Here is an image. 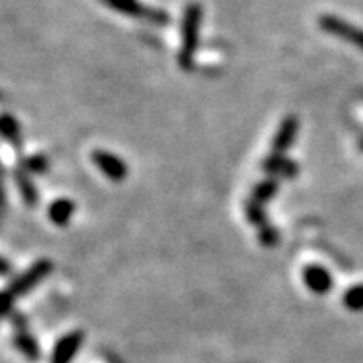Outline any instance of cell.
<instances>
[{
    "instance_id": "1",
    "label": "cell",
    "mask_w": 363,
    "mask_h": 363,
    "mask_svg": "<svg viewBox=\"0 0 363 363\" xmlns=\"http://www.w3.org/2000/svg\"><path fill=\"white\" fill-rule=\"evenodd\" d=\"M201 21H202V8L199 4H191L184 15L182 23V50L178 56L182 69H193L195 63V54L199 48V39H201Z\"/></svg>"
},
{
    "instance_id": "2",
    "label": "cell",
    "mask_w": 363,
    "mask_h": 363,
    "mask_svg": "<svg viewBox=\"0 0 363 363\" xmlns=\"http://www.w3.org/2000/svg\"><path fill=\"white\" fill-rule=\"evenodd\" d=\"M319 28L332 34L334 38H340L347 43L354 45L363 50V28L354 26V24L347 23L345 19L337 17V15L325 13L319 17Z\"/></svg>"
},
{
    "instance_id": "3",
    "label": "cell",
    "mask_w": 363,
    "mask_h": 363,
    "mask_svg": "<svg viewBox=\"0 0 363 363\" xmlns=\"http://www.w3.org/2000/svg\"><path fill=\"white\" fill-rule=\"evenodd\" d=\"M50 272H52V262H48V259H39V262H35L28 271L23 272L19 278H15L13 282L10 284V287L6 289V293H10L13 298H17V296L21 295H26V293L32 291L41 280H45Z\"/></svg>"
},
{
    "instance_id": "4",
    "label": "cell",
    "mask_w": 363,
    "mask_h": 363,
    "mask_svg": "<svg viewBox=\"0 0 363 363\" xmlns=\"http://www.w3.org/2000/svg\"><path fill=\"white\" fill-rule=\"evenodd\" d=\"M91 160L95 163L96 167L101 169L104 177H108L113 182H123L128 177V165L125 160H121L119 156L108 152V150H95L91 154Z\"/></svg>"
},
{
    "instance_id": "5",
    "label": "cell",
    "mask_w": 363,
    "mask_h": 363,
    "mask_svg": "<svg viewBox=\"0 0 363 363\" xmlns=\"http://www.w3.org/2000/svg\"><path fill=\"white\" fill-rule=\"evenodd\" d=\"M302 280L306 284V287L310 289L313 295H328L334 287V278L328 272V269H325L323 265H317V263H311L306 265L304 271H302Z\"/></svg>"
},
{
    "instance_id": "6",
    "label": "cell",
    "mask_w": 363,
    "mask_h": 363,
    "mask_svg": "<svg viewBox=\"0 0 363 363\" xmlns=\"http://www.w3.org/2000/svg\"><path fill=\"white\" fill-rule=\"evenodd\" d=\"M108 4L113 8V10L121 11L125 15H132V17H147L148 21L152 23L163 24L167 23V15L162 13L158 10H148L145 8L139 0H108Z\"/></svg>"
},
{
    "instance_id": "7",
    "label": "cell",
    "mask_w": 363,
    "mask_h": 363,
    "mask_svg": "<svg viewBox=\"0 0 363 363\" xmlns=\"http://www.w3.org/2000/svg\"><path fill=\"white\" fill-rule=\"evenodd\" d=\"M82 343H84V334L80 330H74V332H69L67 335H63L54 347L52 363H71V359L80 350Z\"/></svg>"
},
{
    "instance_id": "8",
    "label": "cell",
    "mask_w": 363,
    "mask_h": 363,
    "mask_svg": "<svg viewBox=\"0 0 363 363\" xmlns=\"http://www.w3.org/2000/svg\"><path fill=\"white\" fill-rule=\"evenodd\" d=\"M296 134H298V119L296 117H286L278 132L274 134V139H272V154L286 152L295 141Z\"/></svg>"
},
{
    "instance_id": "9",
    "label": "cell",
    "mask_w": 363,
    "mask_h": 363,
    "mask_svg": "<svg viewBox=\"0 0 363 363\" xmlns=\"http://www.w3.org/2000/svg\"><path fill=\"white\" fill-rule=\"evenodd\" d=\"M263 171L274 177L291 178L298 172V165L291 160H287L284 154H271L265 162H263Z\"/></svg>"
},
{
    "instance_id": "10",
    "label": "cell",
    "mask_w": 363,
    "mask_h": 363,
    "mask_svg": "<svg viewBox=\"0 0 363 363\" xmlns=\"http://www.w3.org/2000/svg\"><path fill=\"white\" fill-rule=\"evenodd\" d=\"M74 210H77L74 202L69 201V199H57L48 208V219L52 220L56 226H65L74 216Z\"/></svg>"
},
{
    "instance_id": "11",
    "label": "cell",
    "mask_w": 363,
    "mask_h": 363,
    "mask_svg": "<svg viewBox=\"0 0 363 363\" xmlns=\"http://www.w3.org/2000/svg\"><path fill=\"white\" fill-rule=\"evenodd\" d=\"M15 182H17V187H19V193L23 196V201L26 206H35L38 204V189L32 184L30 177L26 174V171H17L15 172Z\"/></svg>"
},
{
    "instance_id": "12",
    "label": "cell",
    "mask_w": 363,
    "mask_h": 363,
    "mask_svg": "<svg viewBox=\"0 0 363 363\" xmlns=\"http://www.w3.org/2000/svg\"><path fill=\"white\" fill-rule=\"evenodd\" d=\"M278 193V180L277 178H265V180H262L258 184V186L254 187L252 191V201L259 202V204H265V202H269L272 199V196L277 195Z\"/></svg>"
},
{
    "instance_id": "13",
    "label": "cell",
    "mask_w": 363,
    "mask_h": 363,
    "mask_svg": "<svg viewBox=\"0 0 363 363\" xmlns=\"http://www.w3.org/2000/svg\"><path fill=\"white\" fill-rule=\"evenodd\" d=\"M0 130H2V135H4L6 141H10L13 147H21V128L15 117L6 113L0 121Z\"/></svg>"
},
{
    "instance_id": "14",
    "label": "cell",
    "mask_w": 363,
    "mask_h": 363,
    "mask_svg": "<svg viewBox=\"0 0 363 363\" xmlns=\"http://www.w3.org/2000/svg\"><path fill=\"white\" fill-rule=\"evenodd\" d=\"M343 304L350 311H363V284L349 287L345 291Z\"/></svg>"
},
{
    "instance_id": "15",
    "label": "cell",
    "mask_w": 363,
    "mask_h": 363,
    "mask_svg": "<svg viewBox=\"0 0 363 363\" xmlns=\"http://www.w3.org/2000/svg\"><path fill=\"white\" fill-rule=\"evenodd\" d=\"M245 213H247L249 223H252L254 226H259V228H262V226L267 225V216H265V211H263V204H259V202L250 199V201L247 202V206H245Z\"/></svg>"
},
{
    "instance_id": "16",
    "label": "cell",
    "mask_w": 363,
    "mask_h": 363,
    "mask_svg": "<svg viewBox=\"0 0 363 363\" xmlns=\"http://www.w3.org/2000/svg\"><path fill=\"white\" fill-rule=\"evenodd\" d=\"M15 345H17V349H19L26 358L35 359L39 356V347L32 335L19 334L17 337H15Z\"/></svg>"
},
{
    "instance_id": "17",
    "label": "cell",
    "mask_w": 363,
    "mask_h": 363,
    "mask_svg": "<svg viewBox=\"0 0 363 363\" xmlns=\"http://www.w3.org/2000/svg\"><path fill=\"white\" fill-rule=\"evenodd\" d=\"M259 243L263 245V247H277L278 239H280V234L277 232V228L271 225H265L259 228Z\"/></svg>"
},
{
    "instance_id": "18",
    "label": "cell",
    "mask_w": 363,
    "mask_h": 363,
    "mask_svg": "<svg viewBox=\"0 0 363 363\" xmlns=\"http://www.w3.org/2000/svg\"><path fill=\"white\" fill-rule=\"evenodd\" d=\"M47 160L45 156H34V158H30L24 162V171H34V172H43L47 171Z\"/></svg>"
},
{
    "instance_id": "19",
    "label": "cell",
    "mask_w": 363,
    "mask_h": 363,
    "mask_svg": "<svg viewBox=\"0 0 363 363\" xmlns=\"http://www.w3.org/2000/svg\"><path fill=\"white\" fill-rule=\"evenodd\" d=\"M8 271H10V267H8V259L2 258V274H8Z\"/></svg>"
},
{
    "instance_id": "20",
    "label": "cell",
    "mask_w": 363,
    "mask_h": 363,
    "mask_svg": "<svg viewBox=\"0 0 363 363\" xmlns=\"http://www.w3.org/2000/svg\"><path fill=\"white\" fill-rule=\"evenodd\" d=\"M362 147H363V143H362Z\"/></svg>"
}]
</instances>
